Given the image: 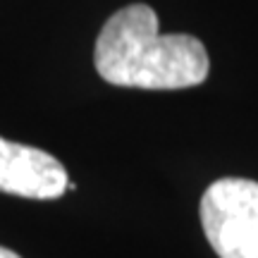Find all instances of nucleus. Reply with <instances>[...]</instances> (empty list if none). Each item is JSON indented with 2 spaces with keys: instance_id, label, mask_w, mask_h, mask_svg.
I'll list each match as a JSON object with an SVG mask.
<instances>
[{
  "instance_id": "nucleus-1",
  "label": "nucleus",
  "mask_w": 258,
  "mask_h": 258,
  "mask_svg": "<svg viewBox=\"0 0 258 258\" xmlns=\"http://www.w3.org/2000/svg\"><path fill=\"white\" fill-rule=\"evenodd\" d=\"M96 70L108 84L172 91L206 82V46L189 34H160L158 15L144 3L117 10L96 38Z\"/></svg>"
},
{
  "instance_id": "nucleus-2",
  "label": "nucleus",
  "mask_w": 258,
  "mask_h": 258,
  "mask_svg": "<svg viewBox=\"0 0 258 258\" xmlns=\"http://www.w3.org/2000/svg\"><path fill=\"white\" fill-rule=\"evenodd\" d=\"M201 225L220 258H258V182H213L201 199Z\"/></svg>"
},
{
  "instance_id": "nucleus-4",
  "label": "nucleus",
  "mask_w": 258,
  "mask_h": 258,
  "mask_svg": "<svg viewBox=\"0 0 258 258\" xmlns=\"http://www.w3.org/2000/svg\"><path fill=\"white\" fill-rule=\"evenodd\" d=\"M0 258H22V256H17V253H15V251L5 249V246H0Z\"/></svg>"
},
{
  "instance_id": "nucleus-3",
  "label": "nucleus",
  "mask_w": 258,
  "mask_h": 258,
  "mask_svg": "<svg viewBox=\"0 0 258 258\" xmlns=\"http://www.w3.org/2000/svg\"><path fill=\"white\" fill-rule=\"evenodd\" d=\"M70 186L64 165L41 148L0 137V191L50 201Z\"/></svg>"
}]
</instances>
